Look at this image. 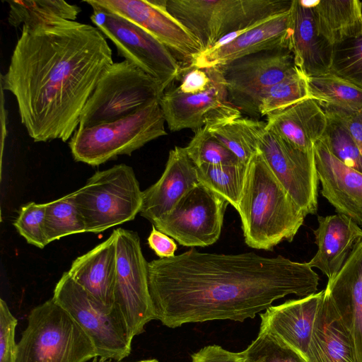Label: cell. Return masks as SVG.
Listing matches in <instances>:
<instances>
[{
  "label": "cell",
  "instance_id": "d4e9b609",
  "mask_svg": "<svg viewBox=\"0 0 362 362\" xmlns=\"http://www.w3.org/2000/svg\"><path fill=\"white\" fill-rule=\"evenodd\" d=\"M266 117V129L305 152L313 151L327 123L324 109L313 98L303 100Z\"/></svg>",
  "mask_w": 362,
  "mask_h": 362
},
{
  "label": "cell",
  "instance_id": "f6af8a7d",
  "mask_svg": "<svg viewBox=\"0 0 362 362\" xmlns=\"http://www.w3.org/2000/svg\"><path fill=\"white\" fill-rule=\"evenodd\" d=\"M137 362H158V361L156 359H148V360H144V361H137Z\"/></svg>",
  "mask_w": 362,
  "mask_h": 362
},
{
  "label": "cell",
  "instance_id": "5b68a950",
  "mask_svg": "<svg viewBox=\"0 0 362 362\" xmlns=\"http://www.w3.org/2000/svg\"><path fill=\"white\" fill-rule=\"evenodd\" d=\"M159 100L117 120L78 128L69 142L74 159L97 166L119 156H130L147 143L166 135Z\"/></svg>",
  "mask_w": 362,
  "mask_h": 362
},
{
  "label": "cell",
  "instance_id": "603a6c76",
  "mask_svg": "<svg viewBox=\"0 0 362 362\" xmlns=\"http://www.w3.org/2000/svg\"><path fill=\"white\" fill-rule=\"evenodd\" d=\"M318 226L313 230L317 250L308 262L328 279H334L354 247L362 241V229L346 216L317 217Z\"/></svg>",
  "mask_w": 362,
  "mask_h": 362
},
{
  "label": "cell",
  "instance_id": "e575fe53",
  "mask_svg": "<svg viewBox=\"0 0 362 362\" xmlns=\"http://www.w3.org/2000/svg\"><path fill=\"white\" fill-rule=\"evenodd\" d=\"M185 149L197 167L204 164L240 163L236 156L210 133L206 126L195 132Z\"/></svg>",
  "mask_w": 362,
  "mask_h": 362
},
{
  "label": "cell",
  "instance_id": "7c38bea8",
  "mask_svg": "<svg viewBox=\"0 0 362 362\" xmlns=\"http://www.w3.org/2000/svg\"><path fill=\"white\" fill-rule=\"evenodd\" d=\"M91 22L117 48L118 54L156 78L165 90L181 65L173 52L145 30L109 11L93 8Z\"/></svg>",
  "mask_w": 362,
  "mask_h": 362
},
{
  "label": "cell",
  "instance_id": "ee69618b",
  "mask_svg": "<svg viewBox=\"0 0 362 362\" xmlns=\"http://www.w3.org/2000/svg\"><path fill=\"white\" fill-rule=\"evenodd\" d=\"M110 360H108V359H106L104 358H101L99 356H96L92 359L91 362H110Z\"/></svg>",
  "mask_w": 362,
  "mask_h": 362
},
{
  "label": "cell",
  "instance_id": "60d3db41",
  "mask_svg": "<svg viewBox=\"0 0 362 362\" xmlns=\"http://www.w3.org/2000/svg\"><path fill=\"white\" fill-rule=\"evenodd\" d=\"M244 351L232 352L218 345L204 346L192 355V362H243Z\"/></svg>",
  "mask_w": 362,
  "mask_h": 362
},
{
  "label": "cell",
  "instance_id": "836d02e7",
  "mask_svg": "<svg viewBox=\"0 0 362 362\" xmlns=\"http://www.w3.org/2000/svg\"><path fill=\"white\" fill-rule=\"evenodd\" d=\"M325 112L327 123L321 139L337 159L362 173V154L356 143L339 118Z\"/></svg>",
  "mask_w": 362,
  "mask_h": 362
},
{
  "label": "cell",
  "instance_id": "2e32d148",
  "mask_svg": "<svg viewBox=\"0 0 362 362\" xmlns=\"http://www.w3.org/2000/svg\"><path fill=\"white\" fill-rule=\"evenodd\" d=\"M214 81L207 90L183 93L168 87L159 103L171 132L190 129L194 132L209 124L241 117L230 102L225 81L218 66Z\"/></svg>",
  "mask_w": 362,
  "mask_h": 362
},
{
  "label": "cell",
  "instance_id": "f546056e",
  "mask_svg": "<svg viewBox=\"0 0 362 362\" xmlns=\"http://www.w3.org/2000/svg\"><path fill=\"white\" fill-rule=\"evenodd\" d=\"M310 98L322 108L362 110V89L332 74L307 78Z\"/></svg>",
  "mask_w": 362,
  "mask_h": 362
},
{
  "label": "cell",
  "instance_id": "4316f807",
  "mask_svg": "<svg viewBox=\"0 0 362 362\" xmlns=\"http://www.w3.org/2000/svg\"><path fill=\"white\" fill-rule=\"evenodd\" d=\"M317 32L333 47L362 35V3L358 0L312 1Z\"/></svg>",
  "mask_w": 362,
  "mask_h": 362
},
{
  "label": "cell",
  "instance_id": "7402d4cb",
  "mask_svg": "<svg viewBox=\"0 0 362 362\" xmlns=\"http://www.w3.org/2000/svg\"><path fill=\"white\" fill-rule=\"evenodd\" d=\"M325 291L349 332L362 362V241L353 250Z\"/></svg>",
  "mask_w": 362,
  "mask_h": 362
},
{
  "label": "cell",
  "instance_id": "ffe728a7",
  "mask_svg": "<svg viewBox=\"0 0 362 362\" xmlns=\"http://www.w3.org/2000/svg\"><path fill=\"white\" fill-rule=\"evenodd\" d=\"M199 182L197 166L185 147L175 146L169 152L160 179L143 191L140 215L153 223L169 213Z\"/></svg>",
  "mask_w": 362,
  "mask_h": 362
},
{
  "label": "cell",
  "instance_id": "74e56055",
  "mask_svg": "<svg viewBox=\"0 0 362 362\" xmlns=\"http://www.w3.org/2000/svg\"><path fill=\"white\" fill-rule=\"evenodd\" d=\"M45 204L30 202L21 208L13 223L18 233L27 243L39 248L47 245L45 235Z\"/></svg>",
  "mask_w": 362,
  "mask_h": 362
},
{
  "label": "cell",
  "instance_id": "cb8c5ba5",
  "mask_svg": "<svg viewBox=\"0 0 362 362\" xmlns=\"http://www.w3.org/2000/svg\"><path fill=\"white\" fill-rule=\"evenodd\" d=\"M117 271L115 235L77 257L67 272L99 303L113 309Z\"/></svg>",
  "mask_w": 362,
  "mask_h": 362
},
{
  "label": "cell",
  "instance_id": "484cf974",
  "mask_svg": "<svg viewBox=\"0 0 362 362\" xmlns=\"http://www.w3.org/2000/svg\"><path fill=\"white\" fill-rule=\"evenodd\" d=\"M305 358L308 362H358L353 339L326 291Z\"/></svg>",
  "mask_w": 362,
  "mask_h": 362
},
{
  "label": "cell",
  "instance_id": "d6986e66",
  "mask_svg": "<svg viewBox=\"0 0 362 362\" xmlns=\"http://www.w3.org/2000/svg\"><path fill=\"white\" fill-rule=\"evenodd\" d=\"M325 289L314 294L272 305L260 314V331L276 337L305 360L316 315Z\"/></svg>",
  "mask_w": 362,
  "mask_h": 362
},
{
  "label": "cell",
  "instance_id": "8992f818",
  "mask_svg": "<svg viewBox=\"0 0 362 362\" xmlns=\"http://www.w3.org/2000/svg\"><path fill=\"white\" fill-rule=\"evenodd\" d=\"M285 0H166L168 12L198 39L204 51L229 34L288 11Z\"/></svg>",
  "mask_w": 362,
  "mask_h": 362
},
{
  "label": "cell",
  "instance_id": "f1b7e54d",
  "mask_svg": "<svg viewBox=\"0 0 362 362\" xmlns=\"http://www.w3.org/2000/svg\"><path fill=\"white\" fill-rule=\"evenodd\" d=\"M8 21L13 27L34 28L59 20L75 21L81 8L62 0L6 1Z\"/></svg>",
  "mask_w": 362,
  "mask_h": 362
},
{
  "label": "cell",
  "instance_id": "d6a6232c",
  "mask_svg": "<svg viewBox=\"0 0 362 362\" xmlns=\"http://www.w3.org/2000/svg\"><path fill=\"white\" fill-rule=\"evenodd\" d=\"M307 98H310L307 78L297 69L295 73L262 94L259 106L260 117L267 116Z\"/></svg>",
  "mask_w": 362,
  "mask_h": 362
},
{
  "label": "cell",
  "instance_id": "d590c367",
  "mask_svg": "<svg viewBox=\"0 0 362 362\" xmlns=\"http://www.w3.org/2000/svg\"><path fill=\"white\" fill-rule=\"evenodd\" d=\"M329 74L362 89V35L334 46Z\"/></svg>",
  "mask_w": 362,
  "mask_h": 362
},
{
  "label": "cell",
  "instance_id": "f35d334b",
  "mask_svg": "<svg viewBox=\"0 0 362 362\" xmlns=\"http://www.w3.org/2000/svg\"><path fill=\"white\" fill-rule=\"evenodd\" d=\"M18 320L11 313L7 303L0 299V362H16L18 344L15 330Z\"/></svg>",
  "mask_w": 362,
  "mask_h": 362
},
{
  "label": "cell",
  "instance_id": "4dcf8cb0",
  "mask_svg": "<svg viewBox=\"0 0 362 362\" xmlns=\"http://www.w3.org/2000/svg\"><path fill=\"white\" fill-rule=\"evenodd\" d=\"M247 165H208L197 167L199 182L223 197L238 210Z\"/></svg>",
  "mask_w": 362,
  "mask_h": 362
},
{
  "label": "cell",
  "instance_id": "277c9868",
  "mask_svg": "<svg viewBox=\"0 0 362 362\" xmlns=\"http://www.w3.org/2000/svg\"><path fill=\"white\" fill-rule=\"evenodd\" d=\"M96 356L89 337L52 298L28 315L16 362H87Z\"/></svg>",
  "mask_w": 362,
  "mask_h": 362
},
{
  "label": "cell",
  "instance_id": "b9f144b4",
  "mask_svg": "<svg viewBox=\"0 0 362 362\" xmlns=\"http://www.w3.org/2000/svg\"><path fill=\"white\" fill-rule=\"evenodd\" d=\"M339 118L346 127L356 143L362 154V110H343L334 108H323Z\"/></svg>",
  "mask_w": 362,
  "mask_h": 362
},
{
  "label": "cell",
  "instance_id": "4fadbf2b",
  "mask_svg": "<svg viewBox=\"0 0 362 362\" xmlns=\"http://www.w3.org/2000/svg\"><path fill=\"white\" fill-rule=\"evenodd\" d=\"M228 204L223 197L199 182L169 213L152 224L181 245L209 246L220 237Z\"/></svg>",
  "mask_w": 362,
  "mask_h": 362
},
{
  "label": "cell",
  "instance_id": "52a82bcc",
  "mask_svg": "<svg viewBox=\"0 0 362 362\" xmlns=\"http://www.w3.org/2000/svg\"><path fill=\"white\" fill-rule=\"evenodd\" d=\"M73 193L86 232L93 233L134 219L143 200L133 168L124 163L96 172Z\"/></svg>",
  "mask_w": 362,
  "mask_h": 362
},
{
  "label": "cell",
  "instance_id": "1f68e13d",
  "mask_svg": "<svg viewBox=\"0 0 362 362\" xmlns=\"http://www.w3.org/2000/svg\"><path fill=\"white\" fill-rule=\"evenodd\" d=\"M44 230L47 245L67 235L86 232L73 192L45 204Z\"/></svg>",
  "mask_w": 362,
  "mask_h": 362
},
{
  "label": "cell",
  "instance_id": "bcb514c9",
  "mask_svg": "<svg viewBox=\"0 0 362 362\" xmlns=\"http://www.w3.org/2000/svg\"><path fill=\"white\" fill-rule=\"evenodd\" d=\"M243 362H252V361L245 357V358L243 361Z\"/></svg>",
  "mask_w": 362,
  "mask_h": 362
},
{
  "label": "cell",
  "instance_id": "8fae6325",
  "mask_svg": "<svg viewBox=\"0 0 362 362\" xmlns=\"http://www.w3.org/2000/svg\"><path fill=\"white\" fill-rule=\"evenodd\" d=\"M117 271L113 308L125 322L134 338L155 320L148 281V262L143 255L137 233L114 230Z\"/></svg>",
  "mask_w": 362,
  "mask_h": 362
},
{
  "label": "cell",
  "instance_id": "ac0fdd59",
  "mask_svg": "<svg viewBox=\"0 0 362 362\" xmlns=\"http://www.w3.org/2000/svg\"><path fill=\"white\" fill-rule=\"evenodd\" d=\"M313 151L322 195L337 214L362 226V173L337 159L321 139Z\"/></svg>",
  "mask_w": 362,
  "mask_h": 362
},
{
  "label": "cell",
  "instance_id": "44dd1931",
  "mask_svg": "<svg viewBox=\"0 0 362 362\" xmlns=\"http://www.w3.org/2000/svg\"><path fill=\"white\" fill-rule=\"evenodd\" d=\"M312 1L293 0L289 49L296 67L306 77L329 74L334 47L317 32Z\"/></svg>",
  "mask_w": 362,
  "mask_h": 362
},
{
  "label": "cell",
  "instance_id": "e0dca14e",
  "mask_svg": "<svg viewBox=\"0 0 362 362\" xmlns=\"http://www.w3.org/2000/svg\"><path fill=\"white\" fill-rule=\"evenodd\" d=\"M291 25L290 8L228 35L209 49L197 54L190 64L200 68H209L265 50L289 49Z\"/></svg>",
  "mask_w": 362,
  "mask_h": 362
},
{
  "label": "cell",
  "instance_id": "6da1fadb",
  "mask_svg": "<svg viewBox=\"0 0 362 362\" xmlns=\"http://www.w3.org/2000/svg\"><path fill=\"white\" fill-rule=\"evenodd\" d=\"M148 281L155 320L175 328L254 318L286 296L315 293L319 276L308 262L281 255L206 253L192 248L148 262Z\"/></svg>",
  "mask_w": 362,
  "mask_h": 362
},
{
  "label": "cell",
  "instance_id": "83f0119b",
  "mask_svg": "<svg viewBox=\"0 0 362 362\" xmlns=\"http://www.w3.org/2000/svg\"><path fill=\"white\" fill-rule=\"evenodd\" d=\"M265 126L266 122L242 116L206 125L210 133L245 165L258 152Z\"/></svg>",
  "mask_w": 362,
  "mask_h": 362
},
{
  "label": "cell",
  "instance_id": "ba28073f",
  "mask_svg": "<svg viewBox=\"0 0 362 362\" xmlns=\"http://www.w3.org/2000/svg\"><path fill=\"white\" fill-rule=\"evenodd\" d=\"M165 90L153 77L127 60L113 62L101 74L79 119V129L113 122L132 115Z\"/></svg>",
  "mask_w": 362,
  "mask_h": 362
},
{
  "label": "cell",
  "instance_id": "9a60e30c",
  "mask_svg": "<svg viewBox=\"0 0 362 362\" xmlns=\"http://www.w3.org/2000/svg\"><path fill=\"white\" fill-rule=\"evenodd\" d=\"M91 8L119 15L139 25L190 64L203 47L198 39L167 10L166 0H86Z\"/></svg>",
  "mask_w": 362,
  "mask_h": 362
},
{
  "label": "cell",
  "instance_id": "30bf717a",
  "mask_svg": "<svg viewBox=\"0 0 362 362\" xmlns=\"http://www.w3.org/2000/svg\"><path fill=\"white\" fill-rule=\"evenodd\" d=\"M218 66L230 103L256 119L261 117L259 106L262 94L297 70L288 48L259 52Z\"/></svg>",
  "mask_w": 362,
  "mask_h": 362
},
{
  "label": "cell",
  "instance_id": "8d00e7d4",
  "mask_svg": "<svg viewBox=\"0 0 362 362\" xmlns=\"http://www.w3.org/2000/svg\"><path fill=\"white\" fill-rule=\"evenodd\" d=\"M244 353L252 362H308L296 351L265 331L259 330L257 337Z\"/></svg>",
  "mask_w": 362,
  "mask_h": 362
},
{
  "label": "cell",
  "instance_id": "5bb4252c",
  "mask_svg": "<svg viewBox=\"0 0 362 362\" xmlns=\"http://www.w3.org/2000/svg\"><path fill=\"white\" fill-rule=\"evenodd\" d=\"M259 151L274 175L305 214H316L319 179L314 151H301L266 129L259 136Z\"/></svg>",
  "mask_w": 362,
  "mask_h": 362
},
{
  "label": "cell",
  "instance_id": "3957f363",
  "mask_svg": "<svg viewBox=\"0 0 362 362\" xmlns=\"http://www.w3.org/2000/svg\"><path fill=\"white\" fill-rule=\"evenodd\" d=\"M245 243L272 250L291 242L306 215L274 175L259 151L249 160L238 209Z\"/></svg>",
  "mask_w": 362,
  "mask_h": 362
},
{
  "label": "cell",
  "instance_id": "ab89813d",
  "mask_svg": "<svg viewBox=\"0 0 362 362\" xmlns=\"http://www.w3.org/2000/svg\"><path fill=\"white\" fill-rule=\"evenodd\" d=\"M216 67L200 68L189 64L181 66L176 79L179 86L175 87L183 93H197L209 88L214 83Z\"/></svg>",
  "mask_w": 362,
  "mask_h": 362
},
{
  "label": "cell",
  "instance_id": "7a4b0ae2",
  "mask_svg": "<svg viewBox=\"0 0 362 362\" xmlns=\"http://www.w3.org/2000/svg\"><path fill=\"white\" fill-rule=\"evenodd\" d=\"M112 63V49L95 26L66 20L23 26L1 88L16 98L21 122L34 141H66Z\"/></svg>",
  "mask_w": 362,
  "mask_h": 362
},
{
  "label": "cell",
  "instance_id": "9c48e42d",
  "mask_svg": "<svg viewBox=\"0 0 362 362\" xmlns=\"http://www.w3.org/2000/svg\"><path fill=\"white\" fill-rule=\"evenodd\" d=\"M52 298L89 337L98 356L119 361L130 354L133 337L120 315L99 303L67 272L57 283Z\"/></svg>",
  "mask_w": 362,
  "mask_h": 362
},
{
  "label": "cell",
  "instance_id": "7bdbcfd3",
  "mask_svg": "<svg viewBox=\"0 0 362 362\" xmlns=\"http://www.w3.org/2000/svg\"><path fill=\"white\" fill-rule=\"evenodd\" d=\"M148 244L160 258L175 256L177 248L173 239L156 229L153 226L148 238Z\"/></svg>",
  "mask_w": 362,
  "mask_h": 362
}]
</instances>
